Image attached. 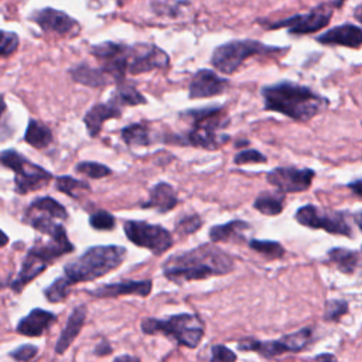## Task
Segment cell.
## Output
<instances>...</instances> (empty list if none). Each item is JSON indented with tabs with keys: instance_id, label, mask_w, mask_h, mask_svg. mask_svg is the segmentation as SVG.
Here are the masks:
<instances>
[{
	"instance_id": "cell-1",
	"label": "cell",
	"mask_w": 362,
	"mask_h": 362,
	"mask_svg": "<svg viewBox=\"0 0 362 362\" xmlns=\"http://www.w3.org/2000/svg\"><path fill=\"white\" fill-rule=\"evenodd\" d=\"M235 269L233 257L215 243H204L171 255L161 264L163 274L175 284L223 276Z\"/></svg>"
},
{
	"instance_id": "cell-2",
	"label": "cell",
	"mask_w": 362,
	"mask_h": 362,
	"mask_svg": "<svg viewBox=\"0 0 362 362\" xmlns=\"http://www.w3.org/2000/svg\"><path fill=\"white\" fill-rule=\"evenodd\" d=\"M263 107L296 122L305 123L327 109L329 100L311 89L291 81H279L260 88Z\"/></svg>"
},
{
	"instance_id": "cell-3",
	"label": "cell",
	"mask_w": 362,
	"mask_h": 362,
	"mask_svg": "<svg viewBox=\"0 0 362 362\" xmlns=\"http://www.w3.org/2000/svg\"><path fill=\"white\" fill-rule=\"evenodd\" d=\"M126 256V247L119 245L90 246L79 257L64 264V277L72 286L98 280L120 267Z\"/></svg>"
},
{
	"instance_id": "cell-4",
	"label": "cell",
	"mask_w": 362,
	"mask_h": 362,
	"mask_svg": "<svg viewBox=\"0 0 362 362\" xmlns=\"http://www.w3.org/2000/svg\"><path fill=\"white\" fill-rule=\"evenodd\" d=\"M140 329L146 335H164L174 339L178 345L187 348H197L204 338L205 324L192 313L173 314L164 318H144Z\"/></svg>"
},
{
	"instance_id": "cell-5",
	"label": "cell",
	"mask_w": 362,
	"mask_h": 362,
	"mask_svg": "<svg viewBox=\"0 0 362 362\" xmlns=\"http://www.w3.org/2000/svg\"><path fill=\"white\" fill-rule=\"evenodd\" d=\"M288 47H276L267 45L262 41L243 38V40H232L218 45L211 55V65L221 74L232 75L235 74L246 59L252 57H269L286 54Z\"/></svg>"
},
{
	"instance_id": "cell-6",
	"label": "cell",
	"mask_w": 362,
	"mask_h": 362,
	"mask_svg": "<svg viewBox=\"0 0 362 362\" xmlns=\"http://www.w3.org/2000/svg\"><path fill=\"white\" fill-rule=\"evenodd\" d=\"M65 219H68L65 206L51 197L35 198L24 214V222L49 238H58L66 233L62 223L58 222Z\"/></svg>"
},
{
	"instance_id": "cell-7",
	"label": "cell",
	"mask_w": 362,
	"mask_h": 362,
	"mask_svg": "<svg viewBox=\"0 0 362 362\" xmlns=\"http://www.w3.org/2000/svg\"><path fill=\"white\" fill-rule=\"evenodd\" d=\"M0 161L14 173V188L21 195L30 191H37L52 180V174L49 171L30 161L16 150H6L0 153Z\"/></svg>"
},
{
	"instance_id": "cell-8",
	"label": "cell",
	"mask_w": 362,
	"mask_h": 362,
	"mask_svg": "<svg viewBox=\"0 0 362 362\" xmlns=\"http://www.w3.org/2000/svg\"><path fill=\"white\" fill-rule=\"evenodd\" d=\"M314 341V331L311 327L300 328L294 332L286 334L279 339L259 341L255 338H245L238 342V349L245 352H256L263 358H274L288 352H300Z\"/></svg>"
},
{
	"instance_id": "cell-9",
	"label": "cell",
	"mask_w": 362,
	"mask_h": 362,
	"mask_svg": "<svg viewBox=\"0 0 362 362\" xmlns=\"http://www.w3.org/2000/svg\"><path fill=\"white\" fill-rule=\"evenodd\" d=\"M342 4H344L342 1L320 3L318 6L311 8L308 13L294 14L279 21L262 23V25L267 30L287 28V33L291 35H304V34L317 33L329 24L334 14V8H338Z\"/></svg>"
},
{
	"instance_id": "cell-10",
	"label": "cell",
	"mask_w": 362,
	"mask_h": 362,
	"mask_svg": "<svg viewBox=\"0 0 362 362\" xmlns=\"http://www.w3.org/2000/svg\"><path fill=\"white\" fill-rule=\"evenodd\" d=\"M294 219L310 229H322L332 235L354 238L352 226L348 221V212L322 209L313 204H305L296 211Z\"/></svg>"
},
{
	"instance_id": "cell-11",
	"label": "cell",
	"mask_w": 362,
	"mask_h": 362,
	"mask_svg": "<svg viewBox=\"0 0 362 362\" xmlns=\"http://www.w3.org/2000/svg\"><path fill=\"white\" fill-rule=\"evenodd\" d=\"M123 232L133 245L150 250L154 256L164 255L174 245L171 232L163 225L127 219L123 222Z\"/></svg>"
},
{
	"instance_id": "cell-12",
	"label": "cell",
	"mask_w": 362,
	"mask_h": 362,
	"mask_svg": "<svg viewBox=\"0 0 362 362\" xmlns=\"http://www.w3.org/2000/svg\"><path fill=\"white\" fill-rule=\"evenodd\" d=\"M130 45L103 41L90 47L89 52L100 64L99 66L113 79L116 85L124 82L127 74V59H129Z\"/></svg>"
},
{
	"instance_id": "cell-13",
	"label": "cell",
	"mask_w": 362,
	"mask_h": 362,
	"mask_svg": "<svg viewBox=\"0 0 362 362\" xmlns=\"http://www.w3.org/2000/svg\"><path fill=\"white\" fill-rule=\"evenodd\" d=\"M170 65L168 54L154 44L139 42L130 45L127 74L141 75L154 69H164Z\"/></svg>"
},
{
	"instance_id": "cell-14",
	"label": "cell",
	"mask_w": 362,
	"mask_h": 362,
	"mask_svg": "<svg viewBox=\"0 0 362 362\" xmlns=\"http://www.w3.org/2000/svg\"><path fill=\"white\" fill-rule=\"evenodd\" d=\"M315 171L311 168H297V167H276L266 174V181L276 188L277 192L290 194V192H304L307 191Z\"/></svg>"
},
{
	"instance_id": "cell-15",
	"label": "cell",
	"mask_w": 362,
	"mask_h": 362,
	"mask_svg": "<svg viewBox=\"0 0 362 362\" xmlns=\"http://www.w3.org/2000/svg\"><path fill=\"white\" fill-rule=\"evenodd\" d=\"M229 140V134L221 133V129L205 124H192L184 134H173L165 143L191 146L205 150L221 148Z\"/></svg>"
},
{
	"instance_id": "cell-16",
	"label": "cell",
	"mask_w": 362,
	"mask_h": 362,
	"mask_svg": "<svg viewBox=\"0 0 362 362\" xmlns=\"http://www.w3.org/2000/svg\"><path fill=\"white\" fill-rule=\"evenodd\" d=\"M230 86V81L219 76L214 69L201 68L198 69L188 85L189 99H206L225 93Z\"/></svg>"
},
{
	"instance_id": "cell-17",
	"label": "cell",
	"mask_w": 362,
	"mask_h": 362,
	"mask_svg": "<svg viewBox=\"0 0 362 362\" xmlns=\"http://www.w3.org/2000/svg\"><path fill=\"white\" fill-rule=\"evenodd\" d=\"M30 20H33L44 33H55L59 35H65L78 28V21L72 18L65 11L44 7L35 10L30 14Z\"/></svg>"
},
{
	"instance_id": "cell-18",
	"label": "cell",
	"mask_w": 362,
	"mask_h": 362,
	"mask_svg": "<svg viewBox=\"0 0 362 362\" xmlns=\"http://www.w3.org/2000/svg\"><path fill=\"white\" fill-rule=\"evenodd\" d=\"M153 281L150 279L146 280H123L116 283H106L98 286L93 290H88V293L98 298H115L120 296H139L147 297L151 293Z\"/></svg>"
},
{
	"instance_id": "cell-19",
	"label": "cell",
	"mask_w": 362,
	"mask_h": 362,
	"mask_svg": "<svg viewBox=\"0 0 362 362\" xmlns=\"http://www.w3.org/2000/svg\"><path fill=\"white\" fill-rule=\"evenodd\" d=\"M315 41L322 45H342L358 49L362 44V30L359 25L346 21L317 35Z\"/></svg>"
},
{
	"instance_id": "cell-20",
	"label": "cell",
	"mask_w": 362,
	"mask_h": 362,
	"mask_svg": "<svg viewBox=\"0 0 362 362\" xmlns=\"http://www.w3.org/2000/svg\"><path fill=\"white\" fill-rule=\"evenodd\" d=\"M122 112H123V107H120L112 99L106 102H98L93 106H90L83 116V123L86 126V132L89 137H98L103 123L110 119L122 117Z\"/></svg>"
},
{
	"instance_id": "cell-21",
	"label": "cell",
	"mask_w": 362,
	"mask_h": 362,
	"mask_svg": "<svg viewBox=\"0 0 362 362\" xmlns=\"http://www.w3.org/2000/svg\"><path fill=\"white\" fill-rule=\"evenodd\" d=\"M180 117L185 122H188L189 126L192 124H206V126H215L218 129H225L228 126V115L223 106L211 105L204 107H195V109H187L180 112Z\"/></svg>"
},
{
	"instance_id": "cell-22",
	"label": "cell",
	"mask_w": 362,
	"mask_h": 362,
	"mask_svg": "<svg viewBox=\"0 0 362 362\" xmlns=\"http://www.w3.org/2000/svg\"><path fill=\"white\" fill-rule=\"evenodd\" d=\"M51 263L44 259L34 247H31L23 263H21V269L18 272V274L13 279V281L10 283L11 288L17 293H20L31 280H34L37 276H40Z\"/></svg>"
},
{
	"instance_id": "cell-23",
	"label": "cell",
	"mask_w": 362,
	"mask_h": 362,
	"mask_svg": "<svg viewBox=\"0 0 362 362\" xmlns=\"http://www.w3.org/2000/svg\"><path fill=\"white\" fill-rule=\"evenodd\" d=\"M178 197L174 187L167 181H158L148 191V199L141 204V208L156 209L160 214L173 211L178 204Z\"/></svg>"
},
{
	"instance_id": "cell-24",
	"label": "cell",
	"mask_w": 362,
	"mask_h": 362,
	"mask_svg": "<svg viewBox=\"0 0 362 362\" xmlns=\"http://www.w3.org/2000/svg\"><path fill=\"white\" fill-rule=\"evenodd\" d=\"M57 321V315L44 308H33L25 317H23L16 331L25 337H40L42 335L54 322Z\"/></svg>"
},
{
	"instance_id": "cell-25",
	"label": "cell",
	"mask_w": 362,
	"mask_h": 362,
	"mask_svg": "<svg viewBox=\"0 0 362 362\" xmlns=\"http://www.w3.org/2000/svg\"><path fill=\"white\" fill-rule=\"evenodd\" d=\"M86 315H88V308L83 304L76 305L71 311V314H69V317L65 322V327L62 328V331L59 334V338L57 339V344H55V352L57 354L61 355L71 346V344L75 341V338L81 332V329L85 324Z\"/></svg>"
},
{
	"instance_id": "cell-26",
	"label": "cell",
	"mask_w": 362,
	"mask_h": 362,
	"mask_svg": "<svg viewBox=\"0 0 362 362\" xmlns=\"http://www.w3.org/2000/svg\"><path fill=\"white\" fill-rule=\"evenodd\" d=\"M250 223L242 219H232L229 222L214 225L208 230V236L211 239V243H219V242H247L245 232L250 229Z\"/></svg>"
},
{
	"instance_id": "cell-27",
	"label": "cell",
	"mask_w": 362,
	"mask_h": 362,
	"mask_svg": "<svg viewBox=\"0 0 362 362\" xmlns=\"http://www.w3.org/2000/svg\"><path fill=\"white\" fill-rule=\"evenodd\" d=\"M72 79L88 88H105L115 83L113 79L100 68L90 66L88 64H78L69 69Z\"/></svg>"
},
{
	"instance_id": "cell-28",
	"label": "cell",
	"mask_w": 362,
	"mask_h": 362,
	"mask_svg": "<svg viewBox=\"0 0 362 362\" xmlns=\"http://www.w3.org/2000/svg\"><path fill=\"white\" fill-rule=\"evenodd\" d=\"M328 263L344 274H354L359 266V252L346 247H332L327 252Z\"/></svg>"
},
{
	"instance_id": "cell-29",
	"label": "cell",
	"mask_w": 362,
	"mask_h": 362,
	"mask_svg": "<svg viewBox=\"0 0 362 362\" xmlns=\"http://www.w3.org/2000/svg\"><path fill=\"white\" fill-rule=\"evenodd\" d=\"M120 139L129 147H147L153 143L150 127L144 123H130L120 130Z\"/></svg>"
},
{
	"instance_id": "cell-30",
	"label": "cell",
	"mask_w": 362,
	"mask_h": 362,
	"mask_svg": "<svg viewBox=\"0 0 362 362\" xmlns=\"http://www.w3.org/2000/svg\"><path fill=\"white\" fill-rule=\"evenodd\" d=\"M284 201L286 198H284V194L281 192L263 191L253 201V208L266 216H276L281 214L284 208Z\"/></svg>"
},
{
	"instance_id": "cell-31",
	"label": "cell",
	"mask_w": 362,
	"mask_h": 362,
	"mask_svg": "<svg viewBox=\"0 0 362 362\" xmlns=\"http://www.w3.org/2000/svg\"><path fill=\"white\" fill-rule=\"evenodd\" d=\"M24 141L34 148H45L52 143V132L47 124L30 119L24 133Z\"/></svg>"
},
{
	"instance_id": "cell-32",
	"label": "cell",
	"mask_w": 362,
	"mask_h": 362,
	"mask_svg": "<svg viewBox=\"0 0 362 362\" xmlns=\"http://www.w3.org/2000/svg\"><path fill=\"white\" fill-rule=\"evenodd\" d=\"M110 99L116 102L120 107L123 106H139V105H146L147 99L144 95L132 83H127L126 81L116 85L115 92L112 93Z\"/></svg>"
},
{
	"instance_id": "cell-33",
	"label": "cell",
	"mask_w": 362,
	"mask_h": 362,
	"mask_svg": "<svg viewBox=\"0 0 362 362\" xmlns=\"http://www.w3.org/2000/svg\"><path fill=\"white\" fill-rule=\"evenodd\" d=\"M247 246L262 255L263 257L269 259V260H277L281 259L286 255V249L283 247V245L277 240H263V239H249Z\"/></svg>"
},
{
	"instance_id": "cell-34",
	"label": "cell",
	"mask_w": 362,
	"mask_h": 362,
	"mask_svg": "<svg viewBox=\"0 0 362 362\" xmlns=\"http://www.w3.org/2000/svg\"><path fill=\"white\" fill-rule=\"evenodd\" d=\"M55 188L58 191H61L62 194H65L68 197H72V198H79L81 194L90 191V185L86 181L76 180V178H74L71 175L57 177Z\"/></svg>"
},
{
	"instance_id": "cell-35",
	"label": "cell",
	"mask_w": 362,
	"mask_h": 362,
	"mask_svg": "<svg viewBox=\"0 0 362 362\" xmlns=\"http://www.w3.org/2000/svg\"><path fill=\"white\" fill-rule=\"evenodd\" d=\"M76 173L86 175L90 180H102L112 175L113 170L98 161H79L75 168Z\"/></svg>"
},
{
	"instance_id": "cell-36",
	"label": "cell",
	"mask_w": 362,
	"mask_h": 362,
	"mask_svg": "<svg viewBox=\"0 0 362 362\" xmlns=\"http://www.w3.org/2000/svg\"><path fill=\"white\" fill-rule=\"evenodd\" d=\"M191 6L189 1H150V10L160 17H170L175 18L180 16L184 7Z\"/></svg>"
},
{
	"instance_id": "cell-37",
	"label": "cell",
	"mask_w": 362,
	"mask_h": 362,
	"mask_svg": "<svg viewBox=\"0 0 362 362\" xmlns=\"http://www.w3.org/2000/svg\"><path fill=\"white\" fill-rule=\"evenodd\" d=\"M202 226V218L195 214H184L181 216L177 218L175 223H174V230L180 235V236H188L192 235L195 232H198Z\"/></svg>"
},
{
	"instance_id": "cell-38",
	"label": "cell",
	"mask_w": 362,
	"mask_h": 362,
	"mask_svg": "<svg viewBox=\"0 0 362 362\" xmlns=\"http://www.w3.org/2000/svg\"><path fill=\"white\" fill-rule=\"evenodd\" d=\"M71 287H72V284L64 276H61V277L55 279L44 290V296L49 303H61L68 297V294L71 291Z\"/></svg>"
},
{
	"instance_id": "cell-39",
	"label": "cell",
	"mask_w": 362,
	"mask_h": 362,
	"mask_svg": "<svg viewBox=\"0 0 362 362\" xmlns=\"http://www.w3.org/2000/svg\"><path fill=\"white\" fill-rule=\"evenodd\" d=\"M349 310V304L342 298H329L325 301L324 320L325 321H338Z\"/></svg>"
},
{
	"instance_id": "cell-40",
	"label": "cell",
	"mask_w": 362,
	"mask_h": 362,
	"mask_svg": "<svg viewBox=\"0 0 362 362\" xmlns=\"http://www.w3.org/2000/svg\"><path fill=\"white\" fill-rule=\"evenodd\" d=\"M89 225L95 230H112L116 226V218L110 212L100 209L89 215Z\"/></svg>"
},
{
	"instance_id": "cell-41",
	"label": "cell",
	"mask_w": 362,
	"mask_h": 362,
	"mask_svg": "<svg viewBox=\"0 0 362 362\" xmlns=\"http://www.w3.org/2000/svg\"><path fill=\"white\" fill-rule=\"evenodd\" d=\"M20 38L16 33L0 30V57H8L18 48Z\"/></svg>"
},
{
	"instance_id": "cell-42",
	"label": "cell",
	"mask_w": 362,
	"mask_h": 362,
	"mask_svg": "<svg viewBox=\"0 0 362 362\" xmlns=\"http://www.w3.org/2000/svg\"><path fill=\"white\" fill-rule=\"evenodd\" d=\"M267 158L264 154H262L259 150L255 148H246L243 151H239L233 157V163L238 165L243 164H259V163H266Z\"/></svg>"
},
{
	"instance_id": "cell-43",
	"label": "cell",
	"mask_w": 362,
	"mask_h": 362,
	"mask_svg": "<svg viewBox=\"0 0 362 362\" xmlns=\"http://www.w3.org/2000/svg\"><path fill=\"white\" fill-rule=\"evenodd\" d=\"M209 362H236V354L222 344L211 346Z\"/></svg>"
},
{
	"instance_id": "cell-44",
	"label": "cell",
	"mask_w": 362,
	"mask_h": 362,
	"mask_svg": "<svg viewBox=\"0 0 362 362\" xmlns=\"http://www.w3.org/2000/svg\"><path fill=\"white\" fill-rule=\"evenodd\" d=\"M38 354V348L35 345H31V344H24L18 348H16L14 351H11V356L13 359L18 361V362H27V361H31L35 355Z\"/></svg>"
},
{
	"instance_id": "cell-45",
	"label": "cell",
	"mask_w": 362,
	"mask_h": 362,
	"mask_svg": "<svg viewBox=\"0 0 362 362\" xmlns=\"http://www.w3.org/2000/svg\"><path fill=\"white\" fill-rule=\"evenodd\" d=\"M113 349H112V346L109 345V342L107 341H100L96 346H95V349H93V352L96 354V355H99V356H103V355H107V354H110Z\"/></svg>"
},
{
	"instance_id": "cell-46",
	"label": "cell",
	"mask_w": 362,
	"mask_h": 362,
	"mask_svg": "<svg viewBox=\"0 0 362 362\" xmlns=\"http://www.w3.org/2000/svg\"><path fill=\"white\" fill-rule=\"evenodd\" d=\"M361 184H362L361 178H356L355 181H352V182L346 184V188H349V189H351V192H352L355 197H358V198H359V197H361V194H362Z\"/></svg>"
},
{
	"instance_id": "cell-47",
	"label": "cell",
	"mask_w": 362,
	"mask_h": 362,
	"mask_svg": "<svg viewBox=\"0 0 362 362\" xmlns=\"http://www.w3.org/2000/svg\"><path fill=\"white\" fill-rule=\"evenodd\" d=\"M112 362H141L137 356H133V355H129V354H124V355H119L116 356Z\"/></svg>"
},
{
	"instance_id": "cell-48",
	"label": "cell",
	"mask_w": 362,
	"mask_h": 362,
	"mask_svg": "<svg viewBox=\"0 0 362 362\" xmlns=\"http://www.w3.org/2000/svg\"><path fill=\"white\" fill-rule=\"evenodd\" d=\"M315 361H317V362H338V361L335 359V356L331 355V354H321V355H318V356L315 358Z\"/></svg>"
},
{
	"instance_id": "cell-49",
	"label": "cell",
	"mask_w": 362,
	"mask_h": 362,
	"mask_svg": "<svg viewBox=\"0 0 362 362\" xmlns=\"http://www.w3.org/2000/svg\"><path fill=\"white\" fill-rule=\"evenodd\" d=\"M7 242H8V236L0 229V247H3V246H6L7 245Z\"/></svg>"
},
{
	"instance_id": "cell-50",
	"label": "cell",
	"mask_w": 362,
	"mask_h": 362,
	"mask_svg": "<svg viewBox=\"0 0 362 362\" xmlns=\"http://www.w3.org/2000/svg\"><path fill=\"white\" fill-rule=\"evenodd\" d=\"M6 110V103H4V98L0 95V116L3 115V112Z\"/></svg>"
},
{
	"instance_id": "cell-51",
	"label": "cell",
	"mask_w": 362,
	"mask_h": 362,
	"mask_svg": "<svg viewBox=\"0 0 362 362\" xmlns=\"http://www.w3.org/2000/svg\"><path fill=\"white\" fill-rule=\"evenodd\" d=\"M355 223H356V226L361 229V211H358V212L355 214Z\"/></svg>"
},
{
	"instance_id": "cell-52",
	"label": "cell",
	"mask_w": 362,
	"mask_h": 362,
	"mask_svg": "<svg viewBox=\"0 0 362 362\" xmlns=\"http://www.w3.org/2000/svg\"><path fill=\"white\" fill-rule=\"evenodd\" d=\"M361 8H362V4H359V6L356 7V10H355V16H356L358 21H362V18H361Z\"/></svg>"
}]
</instances>
